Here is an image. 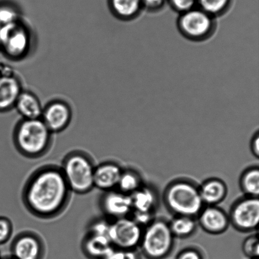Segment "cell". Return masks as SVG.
<instances>
[{
  "mask_svg": "<svg viewBox=\"0 0 259 259\" xmlns=\"http://www.w3.org/2000/svg\"><path fill=\"white\" fill-rule=\"evenodd\" d=\"M95 166L90 156L77 151L65 156L60 168L71 191L83 195L88 194L95 188Z\"/></svg>",
  "mask_w": 259,
  "mask_h": 259,
  "instance_id": "cell-4",
  "label": "cell"
},
{
  "mask_svg": "<svg viewBox=\"0 0 259 259\" xmlns=\"http://www.w3.org/2000/svg\"><path fill=\"white\" fill-rule=\"evenodd\" d=\"M170 2L175 10L182 14L194 9L197 0H170Z\"/></svg>",
  "mask_w": 259,
  "mask_h": 259,
  "instance_id": "cell-31",
  "label": "cell"
},
{
  "mask_svg": "<svg viewBox=\"0 0 259 259\" xmlns=\"http://www.w3.org/2000/svg\"><path fill=\"white\" fill-rule=\"evenodd\" d=\"M100 205L104 214L113 220L131 216L132 212L131 195L116 189L104 192Z\"/></svg>",
  "mask_w": 259,
  "mask_h": 259,
  "instance_id": "cell-12",
  "label": "cell"
},
{
  "mask_svg": "<svg viewBox=\"0 0 259 259\" xmlns=\"http://www.w3.org/2000/svg\"><path fill=\"white\" fill-rule=\"evenodd\" d=\"M142 7L151 11H157L163 7L166 0H141Z\"/></svg>",
  "mask_w": 259,
  "mask_h": 259,
  "instance_id": "cell-33",
  "label": "cell"
},
{
  "mask_svg": "<svg viewBox=\"0 0 259 259\" xmlns=\"http://www.w3.org/2000/svg\"><path fill=\"white\" fill-rule=\"evenodd\" d=\"M12 257L15 259H43L45 246L36 233L25 232L19 233L12 241Z\"/></svg>",
  "mask_w": 259,
  "mask_h": 259,
  "instance_id": "cell-10",
  "label": "cell"
},
{
  "mask_svg": "<svg viewBox=\"0 0 259 259\" xmlns=\"http://www.w3.org/2000/svg\"><path fill=\"white\" fill-rule=\"evenodd\" d=\"M143 230L131 217L120 218L110 223L109 238L114 247L137 249L141 243Z\"/></svg>",
  "mask_w": 259,
  "mask_h": 259,
  "instance_id": "cell-8",
  "label": "cell"
},
{
  "mask_svg": "<svg viewBox=\"0 0 259 259\" xmlns=\"http://www.w3.org/2000/svg\"><path fill=\"white\" fill-rule=\"evenodd\" d=\"M103 259H141V255L135 250H122L113 247Z\"/></svg>",
  "mask_w": 259,
  "mask_h": 259,
  "instance_id": "cell-27",
  "label": "cell"
},
{
  "mask_svg": "<svg viewBox=\"0 0 259 259\" xmlns=\"http://www.w3.org/2000/svg\"><path fill=\"white\" fill-rule=\"evenodd\" d=\"M243 252L246 257L250 259H258L259 243L257 234L246 238L242 245Z\"/></svg>",
  "mask_w": 259,
  "mask_h": 259,
  "instance_id": "cell-25",
  "label": "cell"
},
{
  "mask_svg": "<svg viewBox=\"0 0 259 259\" xmlns=\"http://www.w3.org/2000/svg\"><path fill=\"white\" fill-rule=\"evenodd\" d=\"M20 20L19 12L9 5H0V23L2 25Z\"/></svg>",
  "mask_w": 259,
  "mask_h": 259,
  "instance_id": "cell-26",
  "label": "cell"
},
{
  "mask_svg": "<svg viewBox=\"0 0 259 259\" xmlns=\"http://www.w3.org/2000/svg\"><path fill=\"white\" fill-rule=\"evenodd\" d=\"M14 227L9 218L0 216V245L7 243L11 238Z\"/></svg>",
  "mask_w": 259,
  "mask_h": 259,
  "instance_id": "cell-28",
  "label": "cell"
},
{
  "mask_svg": "<svg viewBox=\"0 0 259 259\" xmlns=\"http://www.w3.org/2000/svg\"><path fill=\"white\" fill-rule=\"evenodd\" d=\"M123 170L120 165L113 162H103L96 166L94 174L95 188L103 192L116 189Z\"/></svg>",
  "mask_w": 259,
  "mask_h": 259,
  "instance_id": "cell-15",
  "label": "cell"
},
{
  "mask_svg": "<svg viewBox=\"0 0 259 259\" xmlns=\"http://www.w3.org/2000/svg\"><path fill=\"white\" fill-rule=\"evenodd\" d=\"M14 108L23 119H35L41 118L44 106L35 94L23 90L17 98Z\"/></svg>",
  "mask_w": 259,
  "mask_h": 259,
  "instance_id": "cell-17",
  "label": "cell"
},
{
  "mask_svg": "<svg viewBox=\"0 0 259 259\" xmlns=\"http://www.w3.org/2000/svg\"><path fill=\"white\" fill-rule=\"evenodd\" d=\"M113 248L106 236L88 233L82 242L83 252L90 259H103Z\"/></svg>",
  "mask_w": 259,
  "mask_h": 259,
  "instance_id": "cell-18",
  "label": "cell"
},
{
  "mask_svg": "<svg viewBox=\"0 0 259 259\" xmlns=\"http://www.w3.org/2000/svg\"><path fill=\"white\" fill-rule=\"evenodd\" d=\"M1 258H2L1 255H0V259H1Z\"/></svg>",
  "mask_w": 259,
  "mask_h": 259,
  "instance_id": "cell-37",
  "label": "cell"
},
{
  "mask_svg": "<svg viewBox=\"0 0 259 259\" xmlns=\"http://www.w3.org/2000/svg\"><path fill=\"white\" fill-rule=\"evenodd\" d=\"M52 134L41 119H22L15 127L13 139L15 148L22 156L37 159L50 151Z\"/></svg>",
  "mask_w": 259,
  "mask_h": 259,
  "instance_id": "cell-2",
  "label": "cell"
},
{
  "mask_svg": "<svg viewBox=\"0 0 259 259\" xmlns=\"http://www.w3.org/2000/svg\"><path fill=\"white\" fill-rule=\"evenodd\" d=\"M197 217L200 227L209 234H222L230 225L228 215L217 205L204 206Z\"/></svg>",
  "mask_w": 259,
  "mask_h": 259,
  "instance_id": "cell-14",
  "label": "cell"
},
{
  "mask_svg": "<svg viewBox=\"0 0 259 259\" xmlns=\"http://www.w3.org/2000/svg\"><path fill=\"white\" fill-rule=\"evenodd\" d=\"M251 151L255 158L259 157V134L257 133L253 136L251 141Z\"/></svg>",
  "mask_w": 259,
  "mask_h": 259,
  "instance_id": "cell-34",
  "label": "cell"
},
{
  "mask_svg": "<svg viewBox=\"0 0 259 259\" xmlns=\"http://www.w3.org/2000/svg\"><path fill=\"white\" fill-rule=\"evenodd\" d=\"M175 238L168 222L154 219L144 228L139 247L147 258L164 259L174 250Z\"/></svg>",
  "mask_w": 259,
  "mask_h": 259,
  "instance_id": "cell-5",
  "label": "cell"
},
{
  "mask_svg": "<svg viewBox=\"0 0 259 259\" xmlns=\"http://www.w3.org/2000/svg\"><path fill=\"white\" fill-rule=\"evenodd\" d=\"M230 224L240 232L257 230L259 221L258 198L245 197L237 200L231 209Z\"/></svg>",
  "mask_w": 259,
  "mask_h": 259,
  "instance_id": "cell-9",
  "label": "cell"
},
{
  "mask_svg": "<svg viewBox=\"0 0 259 259\" xmlns=\"http://www.w3.org/2000/svg\"><path fill=\"white\" fill-rule=\"evenodd\" d=\"M110 223L106 219H98L91 223L89 228L88 233L90 234L106 236L109 237Z\"/></svg>",
  "mask_w": 259,
  "mask_h": 259,
  "instance_id": "cell-29",
  "label": "cell"
},
{
  "mask_svg": "<svg viewBox=\"0 0 259 259\" xmlns=\"http://www.w3.org/2000/svg\"><path fill=\"white\" fill-rule=\"evenodd\" d=\"M2 27V24H1V23H0V28H1Z\"/></svg>",
  "mask_w": 259,
  "mask_h": 259,
  "instance_id": "cell-36",
  "label": "cell"
},
{
  "mask_svg": "<svg viewBox=\"0 0 259 259\" xmlns=\"http://www.w3.org/2000/svg\"><path fill=\"white\" fill-rule=\"evenodd\" d=\"M22 91V81L12 68L0 75V113L14 108Z\"/></svg>",
  "mask_w": 259,
  "mask_h": 259,
  "instance_id": "cell-13",
  "label": "cell"
},
{
  "mask_svg": "<svg viewBox=\"0 0 259 259\" xmlns=\"http://www.w3.org/2000/svg\"><path fill=\"white\" fill-rule=\"evenodd\" d=\"M72 118V111L70 105L64 101L55 100L44 106L40 119L53 134L67 129Z\"/></svg>",
  "mask_w": 259,
  "mask_h": 259,
  "instance_id": "cell-11",
  "label": "cell"
},
{
  "mask_svg": "<svg viewBox=\"0 0 259 259\" xmlns=\"http://www.w3.org/2000/svg\"><path fill=\"white\" fill-rule=\"evenodd\" d=\"M142 177L133 169H123L116 190L131 195L143 185Z\"/></svg>",
  "mask_w": 259,
  "mask_h": 259,
  "instance_id": "cell-23",
  "label": "cell"
},
{
  "mask_svg": "<svg viewBox=\"0 0 259 259\" xmlns=\"http://www.w3.org/2000/svg\"><path fill=\"white\" fill-rule=\"evenodd\" d=\"M176 259H204L199 250L194 248H187L177 255Z\"/></svg>",
  "mask_w": 259,
  "mask_h": 259,
  "instance_id": "cell-32",
  "label": "cell"
},
{
  "mask_svg": "<svg viewBox=\"0 0 259 259\" xmlns=\"http://www.w3.org/2000/svg\"><path fill=\"white\" fill-rule=\"evenodd\" d=\"M177 26L180 33L187 39L200 42L212 36L217 28V22L215 17L200 8H194L180 15Z\"/></svg>",
  "mask_w": 259,
  "mask_h": 259,
  "instance_id": "cell-7",
  "label": "cell"
},
{
  "mask_svg": "<svg viewBox=\"0 0 259 259\" xmlns=\"http://www.w3.org/2000/svg\"><path fill=\"white\" fill-rule=\"evenodd\" d=\"M31 31L21 19L0 28V52L5 57L20 60L31 50Z\"/></svg>",
  "mask_w": 259,
  "mask_h": 259,
  "instance_id": "cell-6",
  "label": "cell"
},
{
  "mask_svg": "<svg viewBox=\"0 0 259 259\" xmlns=\"http://www.w3.org/2000/svg\"><path fill=\"white\" fill-rule=\"evenodd\" d=\"M111 7L116 17L127 20L138 16L143 7L141 0H111Z\"/></svg>",
  "mask_w": 259,
  "mask_h": 259,
  "instance_id": "cell-20",
  "label": "cell"
},
{
  "mask_svg": "<svg viewBox=\"0 0 259 259\" xmlns=\"http://www.w3.org/2000/svg\"><path fill=\"white\" fill-rule=\"evenodd\" d=\"M130 217L143 229L155 219L154 213L132 211Z\"/></svg>",
  "mask_w": 259,
  "mask_h": 259,
  "instance_id": "cell-30",
  "label": "cell"
},
{
  "mask_svg": "<svg viewBox=\"0 0 259 259\" xmlns=\"http://www.w3.org/2000/svg\"><path fill=\"white\" fill-rule=\"evenodd\" d=\"M1 259H15L14 257H12V256H10V257H2Z\"/></svg>",
  "mask_w": 259,
  "mask_h": 259,
  "instance_id": "cell-35",
  "label": "cell"
},
{
  "mask_svg": "<svg viewBox=\"0 0 259 259\" xmlns=\"http://www.w3.org/2000/svg\"><path fill=\"white\" fill-rule=\"evenodd\" d=\"M240 186L246 197L258 198L259 169L252 167L243 172L240 179Z\"/></svg>",
  "mask_w": 259,
  "mask_h": 259,
  "instance_id": "cell-22",
  "label": "cell"
},
{
  "mask_svg": "<svg viewBox=\"0 0 259 259\" xmlns=\"http://www.w3.org/2000/svg\"><path fill=\"white\" fill-rule=\"evenodd\" d=\"M71 194L60 167L49 164L39 167L30 175L23 189L22 199L34 216L52 219L67 209Z\"/></svg>",
  "mask_w": 259,
  "mask_h": 259,
  "instance_id": "cell-1",
  "label": "cell"
},
{
  "mask_svg": "<svg viewBox=\"0 0 259 259\" xmlns=\"http://www.w3.org/2000/svg\"><path fill=\"white\" fill-rule=\"evenodd\" d=\"M132 211L154 213L159 204L158 194L154 188L143 184L131 195Z\"/></svg>",
  "mask_w": 259,
  "mask_h": 259,
  "instance_id": "cell-16",
  "label": "cell"
},
{
  "mask_svg": "<svg viewBox=\"0 0 259 259\" xmlns=\"http://www.w3.org/2000/svg\"><path fill=\"white\" fill-rule=\"evenodd\" d=\"M163 201L167 209L175 216L185 215L195 218L205 206L199 187L184 179L175 180L168 184L164 190Z\"/></svg>",
  "mask_w": 259,
  "mask_h": 259,
  "instance_id": "cell-3",
  "label": "cell"
},
{
  "mask_svg": "<svg viewBox=\"0 0 259 259\" xmlns=\"http://www.w3.org/2000/svg\"><path fill=\"white\" fill-rule=\"evenodd\" d=\"M199 192L204 205H217L227 195V187L222 180L212 178L206 180L199 187Z\"/></svg>",
  "mask_w": 259,
  "mask_h": 259,
  "instance_id": "cell-19",
  "label": "cell"
},
{
  "mask_svg": "<svg viewBox=\"0 0 259 259\" xmlns=\"http://www.w3.org/2000/svg\"><path fill=\"white\" fill-rule=\"evenodd\" d=\"M170 229L175 238H186L196 232L197 222L195 217L176 215L169 223Z\"/></svg>",
  "mask_w": 259,
  "mask_h": 259,
  "instance_id": "cell-21",
  "label": "cell"
},
{
  "mask_svg": "<svg viewBox=\"0 0 259 259\" xmlns=\"http://www.w3.org/2000/svg\"><path fill=\"white\" fill-rule=\"evenodd\" d=\"M197 3L200 9L215 17L227 10L230 0H197Z\"/></svg>",
  "mask_w": 259,
  "mask_h": 259,
  "instance_id": "cell-24",
  "label": "cell"
}]
</instances>
